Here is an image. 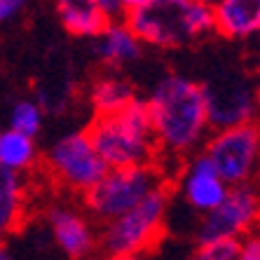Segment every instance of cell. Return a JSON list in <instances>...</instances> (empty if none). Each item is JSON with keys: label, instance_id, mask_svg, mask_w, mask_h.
Segmentation results:
<instances>
[{"label": "cell", "instance_id": "obj_1", "mask_svg": "<svg viewBox=\"0 0 260 260\" xmlns=\"http://www.w3.org/2000/svg\"><path fill=\"white\" fill-rule=\"evenodd\" d=\"M159 152L185 157L209 139V117L202 85L185 75H164L145 99Z\"/></svg>", "mask_w": 260, "mask_h": 260}, {"label": "cell", "instance_id": "obj_2", "mask_svg": "<svg viewBox=\"0 0 260 260\" xmlns=\"http://www.w3.org/2000/svg\"><path fill=\"white\" fill-rule=\"evenodd\" d=\"M87 136L108 169L148 167L159 155L148 106L139 96L113 115H96Z\"/></svg>", "mask_w": 260, "mask_h": 260}, {"label": "cell", "instance_id": "obj_3", "mask_svg": "<svg viewBox=\"0 0 260 260\" xmlns=\"http://www.w3.org/2000/svg\"><path fill=\"white\" fill-rule=\"evenodd\" d=\"M124 24L141 45L159 49L183 47L216 30L213 10L197 0H155L145 10L124 14Z\"/></svg>", "mask_w": 260, "mask_h": 260}, {"label": "cell", "instance_id": "obj_4", "mask_svg": "<svg viewBox=\"0 0 260 260\" xmlns=\"http://www.w3.org/2000/svg\"><path fill=\"white\" fill-rule=\"evenodd\" d=\"M169 211V185L164 183L152 190L141 204L120 218L103 223L99 230L96 251L103 258H129L145 255L162 239Z\"/></svg>", "mask_w": 260, "mask_h": 260}, {"label": "cell", "instance_id": "obj_5", "mask_svg": "<svg viewBox=\"0 0 260 260\" xmlns=\"http://www.w3.org/2000/svg\"><path fill=\"white\" fill-rule=\"evenodd\" d=\"M167 178L157 164L129 167V169H108L101 181L85 192V213L99 223H110L122 213L132 211L152 190L164 185Z\"/></svg>", "mask_w": 260, "mask_h": 260}, {"label": "cell", "instance_id": "obj_6", "mask_svg": "<svg viewBox=\"0 0 260 260\" xmlns=\"http://www.w3.org/2000/svg\"><path fill=\"white\" fill-rule=\"evenodd\" d=\"M202 152L230 188L255 185L260 178V127L255 122L213 132Z\"/></svg>", "mask_w": 260, "mask_h": 260}, {"label": "cell", "instance_id": "obj_7", "mask_svg": "<svg viewBox=\"0 0 260 260\" xmlns=\"http://www.w3.org/2000/svg\"><path fill=\"white\" fill-rule=\"evenodd\" d=\"M47 169L59 185L85 194L101 181L108 167L94 150L87 132H71L56 139L47 150Z\"/></svg>", "mask_w": 260, "mask_h": 260}, {"label": "cell", "instance_id": "obj_8", "mask_svg": "<svg viewBox=\"0 0 260 260\" xmlns=\"http://www.w3.org/2000/svg\"><path fill=\"white\" fill-rule=\"evenodd\" d=\"M260 223V188L258 185H237L230 188L225 200L202 216L197 225V246L200 244L223 242L235 239L242 242L244 237L255 232V225Z\"/></svg>", "mask_w": 260, "mask_h": 260}, {"label": "cell", "instance_id": "obj_9", "mask_svg": "<svg viewBox=\"0 0 260 260\" xmlns=\"http://www.w3.org/2000/svg\"><path fill=\"white\" fill-rule=\"evenodd\" d=\"M200 85L206 103L209 127L213 132L253 122L258 96H255V87L242 73H218L211 80L200 82Z\"/></svg>", "mask_w": 260, "mask_h": 260}, {"label": "cell", "instance_id": "obj_10", "mask_svg": "<svg viewBox=\"0 0 260 260\" xmlns=\"http://www.w3.org/2000/svg\"><path fill=\"white\" fill-rule=\"evenodd\" d=\"M47 228L54 244L71 260H87L96 251L99 232L91 225V218L82 209L71 204H54L47 209Z\"/></svg>", "mask_w": 260, "mask_h": 260}, {"label": "cell", "instance_id": "obj_11", "mask_svg": "<svg viewBox=\"0 0 260 260\" xmlns=\"http://www.w3.org/2000/svg\"><path fill=\"white\" fill-rule=\"evenodd\" d=\"M178 190H181L183 202L192 211H197L200 216H206L225 200L230 185L216 174L211 159L206 157L204 152H197L183 167Z\"/></svg>", "mask_w": 260, "mask_h": 260}, {"label": "cell", "instance_id": "obj_12", "mask_svg": "<svg viewBox=\"0 0 260 260\" xmlns=\"http://www.w3.org/2000/svg\"><path fill=\"white\" fill-rule=\"evenodd\" d=\"M213 26L228 40H246L260 33V0H220L213 7Z\"/></svg>", "mask_w": 260, "mask_h": 260}, {"label": "cell", "instance_id": "obj_13", "mask_svg": "<svg viewBox=\"0 0 260 260\" xmlns=\"http://www.w3.org/2000/svg\"><path fill=\"white\" fill-rule=\"evenodd\" d=\"M61 26L75 38H99L110 19L96 0H54Z\"/></svg>", "mask_w": 260, "mask_h": 260}, {"label": "cell", "instance_id": "obj_14", "mask_svg": "<svg viewBox=\"0 0 260 260\" xmlns=\"http://www.w3.org/2000/svg\"><path fill=\"white\" fill-rule=\"evenodd\" d=\"M26 178L24 174L0 167V244L17 230L24 220Z\"/></svg>", "mask_w": 260, "mask_h": 260}, {"label": "cell", "instance_id": "obj_15", "mask_svg": "<svg viewBox=\"0 0 260 260\" xmlns=\"http://www.w3.org/2000/svg\"><path fill=\"white\" fill-rule=\"evenodd\" d=\"M99 40V56H101L103 63L108 66H124V63H132L141 56L143 52V45L141 40L132 33L124 21H110L103 33L96 38Z\"/></svg>", "mask_w": 260, "mask_h": 260}, {"label": "cell", "instance_id": "obj_16", "mask_svg": "<svg viewBox=\"0 0 260 260\" xmlns=\"http://www.w3.org/2000/svg\"><path fill=\"white\" fill-rule=\"evenodd\" d=\"M134 99H136V91H134L132 82H127L115 73L99 75L89 85V103L96 115H113L127 103H132Z\"/></svg>", "mask_w": 260, "mask_h": 260}, {"label": "cell", "instance_id": "obj_17", "mask_svg": "<svg viewBox=\"0 0 260 260\" xmlns=\"http://www.w3.org/2000/svg\"><path fill=\"white\" fill-rule=\"evenodd\" d=\"M38 159L36 139L12 129H0V167L17 174L33 169Z\"/></svg>", "mask_w": 260, "mask_h": 260}, {"label": "cell", "instance_id": "obj_18", "mask_svg": "<svg viewBox=\"0 0 260 260\" xmlns=\"http://www.w3.org/2000/svg\"><path fill=\"white\" fill-rule=\"evenodd\" d=\"M43 122H45V108L40 103L30 101V99H19V101L12 103V108H10L7 129L36 139L38 134L43 132Z\"/></svg>", "mask_w": 260, "mask_h": 260}, {"label": "cell", "instance_id": "obj_19", "mask_svg": "<svg viewBox=\"0 0 260 260\" xmlns=\"http://www.w3.org/2000/svg\"><path fill=\"white\" fill-rule=\"evenodd\" d=\"M237 251H239V242L223 239V242L200 244L188 260H237Z\"/></svg>", "mask_w": 260, "mask_h": 260}, {"label": "cell", "instance_id": "obj_20", "mask_svg": "<svg viewBox=\"0 0 260 260\" xmlns=\"http://www.w3.org/2000/svg\"><path fill=\"white\" fill-rule=\"evenodd\" d=\"M28 3L30 0H0V26L17 21L28 7Z\"/></svg>", "mask_w": 260, "mask_h": 260}, {"label": "cell", "instance_id": "obj_21", "mask_svg": "<svg viewBox=\"0 0 260 260\" xmlns=\"http://www.w3.org/2000/svg\"><path fill=\"white\" fill-rule=\"evenodd\" d=\"M237 260H260V232H251L239 242Z\"/></svg>", "mask_w": 260, "mask_h": 260}, {"label": "cell", "instance_id": "obj_22", "mask_svg": "<svg viewBox=\"0 0 260 260\" xmlns=\"http://www.w3.org/2000/svg\"><path fill=\"white\" fill-rule=\"evenodd\" d=\"M99 7L103 10V14L110 19V21H115L117 17H122L124 14V10H122V0H96Z\"/></svg>", "mask_w": 260, "mask_h": 260}, {"label": "cell", "instance_id": "obj_23", "mask_svg": "<svg viewBox=\"0 0 260 260\" xmlns=\"http://www.w3.org/2000/svg\"><path fill=\"white\" fill-rule=\"evenodd\" d=\"M155 0H122V10L124 14L129 12H139V10H145V7H150Z\"/></svg>", "mask_w": 260, "mask_h": 260}, {"label": "cell", "instance_id": "obj_24", "mask_svg": "<svg viewBox=\"0 0 260 260\" xmlns=\"http://www.w3.org/2000/svg\"><path fill=\"white\" fill-rule=\"evenodd\" d=\"M0 260H12V251L7 248V244H0Z\"/></svg>", "mask_w": 260, "mask_h": 260}, {"label": "cell", "instance_id": "obj_25", "mask_svg": "<svg viewBox=\"0 0 260 260\" xmlns=\"http://www.w3.org/2000/svg\"><path fill=\"white\" fill-rule=\"evenodd\" d=\"M99 260H148V258H145V255H129V258H103V255H101Z\"/></svg>", "mask_w": 260, "mask_h": 260}, {"label": "cell", "instance_id": "obj_26", "mask_svg": "<svg viewBox=\"0 0 260 260\" xmlns=\"http://www.w3.org/2000/svg\"><path fill=\"white\" fill-rule=\"evenodd\" d=\"M197 3H202V5H206V7H211V10H213V7H216L220 0H197Z\"/></svg>", "mask_w": 260, "mask_h": 260}, {"label": "cell", "instance_id": "obj_27", "mask_svg": "<svg viewBox=\"0 0 260 260\" xmlns=\"http://www.w3.org/2000/svg\"><path fill=\"white\" fill-rule=\"evenodd\" d=\"M255 96H258V101H260V80H258V85H255Z\"/></svg>", "mask_w": 260, "mask_h": 260}]
</instances>
